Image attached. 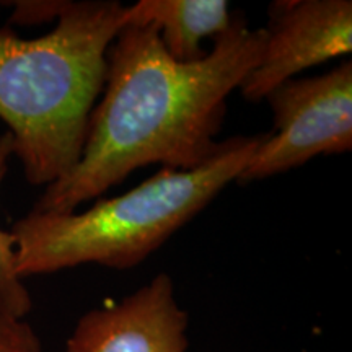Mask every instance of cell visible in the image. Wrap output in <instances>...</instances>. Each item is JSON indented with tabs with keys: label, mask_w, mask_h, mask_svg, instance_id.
<instances>
[{
	"label": "cell",
	"mask_w": 352,
	"mask_h": 352,
	"mask_svg": "<svg viewBox=\"0 0 352 352\" xmlns=\"http://www.w3.org/2000/svg\"><path fill=\"white\" fill-rule=\"evenodd\" d=\"M266 30L243 13L196 63H176L152 25H126L108 51L107 78L91 111L80 160L39 197L36 212L69 214L160 164L191 170L212 158L222 140L227 98L261 59Z\"/></svg>",
	"instance_id": "6da1fadb"
},
{
	"label": "cell",
	"mask_w": 352,
	"mask_h": 352,
	"mask_svg": "<svg viewBox=\"0 0 352 352\" xmlns=\"http://www.w3.org/2000/svg\"><path fill=\"white\" fill-rule=\"evenodd\" d=\"M41 351V341L34 329L25 320L15 318L0 308V352Z\"/></svg>",
	"instance_id": "9c48e42d"
},
{
	"label": "cell",
	"mask_w": 352,
	"mask_h": 352,
	"mask_svg": "<svg viewBox=\"0 0 352 352\" xmlns=\"http://www.w3.org/2000/svg\"><path fill=\"white\" fill-rule=\"evenodd\" d=\"M266 134L236 135L191 170L160 168L131 191L83 212L32 210L12 227L21 279L80 264L131 270L160 248L240 175Z\"/></svg>",
	"instance_id": "3957f363"
},
{
	"label": "cell",
	"mask_w": 352,
	"mask_h": 352,
	"mask_svg": "<svg viewBox=\"0 0 352 352\" xmlns=\"http://www.w3.org/2000/svg\"><path fill=\"white\" fill-rule=\"evenodd\" d=\"M13 155V140L10 132L0 135V186L8 170V162ZM0 308L19 320L32 311L33 300L30 290L16 271L15 239L12 232L0 228Z\"/></svg>",
	"instance_id": "ba28073f"
},
{
	"label": "cell",
	"mask_w": 352,
	"mask_h": 352,
	"mask_svg": "<svg viewBox=\"0 0 352 352\" xmlns=\"http://www.w3.org/2000/svg\"><path fill=\"white\" fill-rule=\"evenodd\" d=\"M266 100L274 113V131L266 134L239 182L271 178L316 155L352 148L351 60L323 76L285 82Z\"/></svg>",
	"instance_id": "277c9868"
},
{
	"label": "cell",
	"mask_w": 352,
	"mask_h": 352,
	"mask_svg": "<svg viewBox=\"0 0 352 352\" xmlns=\"http://www.w3.org/2000/svg\"><path fill=\"white\" fill-rule=\"evenodd\" d=\"M352 51L351 0H294L271 6L261 59L240 90L245 100H266L294 76Z\"/></svg>",
	"instance_id": "5b68a950"
},
{
	"label": "cell",
	"mask_w": 352,
	"mask_h": 352,
	"mask_svg": "<svg viewBox=\"0 0 352 352\" xmlns=\"http://www.w3.org/2000/svg\"><path fill=\"white\" fill-rule=\"evenodd\" d=\"M227 0H139L124 7V26L152 25L176 63H196L206 56L204 39L214 41L230 28Z\"/></svg>",
	"instance_id": "52a82bcc"
},
{
	"label": "cell",
	"mask_w": 352,
	"mask_h": 352,
	"mask_svg": "<svg viewBox=\"0 0 352 352\" xmlns=\"http://www.w3.org/2000/svg\"><path fill=\"white\" fill-rule=\"evenodd\" d=\"M188 327L173 280L162 272L122 300L87 311L64 352H186Z\"/></svg>",
	"instance_id": "8992f818"
},
{
	"label": "cell",
	"mask_w": 352,
	"mask_h": 352,
	"mask_svg": "<svg viewBox=\"0 0 352 352\" xmlns=\"http://www.w3.org/2000/svg\"><path fill=\"white\" fill-rule=\"evenodd\" d=\"M54 19V30L34 39L0 28V120L34 186H50L80 160L124 6L56 2Z\"/></svg>",
	"instance_id": "7a4b0ae2"
}]
</instances>
